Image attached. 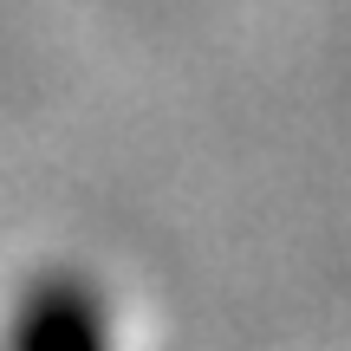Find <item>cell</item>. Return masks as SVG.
Instances as JSON below:
<instances>
[{"label":"cell","mask_w":351,"mask_h":351,"mask_svg":"<svg viewBox=\"0 0 351 351\" xmlns=\"http://www.w3.org/2000/svg\"><path fill=\"white\" fill-rule=\"evenodd\" d=\"M20 351H104L98 345V319H78V306L65 300H33V313H26V332H20Z\"/></svg>","instance_id":"cell-1"}]
</instances>
